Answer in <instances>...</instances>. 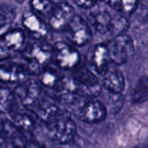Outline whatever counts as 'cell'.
I'll use <instances>...</instances> for the list:
<instances>
[{"instance_id": "obj_4", "label": "cell", "mask_w": 148, "mask_h": 148, "mask_svg": "<svg viewBox=\"0 0 148 148\" xmlns=\"http://www.w3.org/2000/svg\"><path fill=\"white\" fill-rule=\"evenodd\" d=\"M53 58L62 69L71 70L78 67L81 62L79 52L71 45L58 42L53 47Z\"/></svg>"}, {"instance_id": "obj_21", "label": "cell", "mask_w": 148, "mask_h": 148, "mask_svg": "<svg viewBox=\"0 0 148 148\" xmlns=\"http://www.w3.org/2000/svg\"><path fill=\"white\" fill-rule=\"evenodd\" d=\"M23 148H46L36 141H27Z\"/></svg>"}, {"instance_id": "obj_18", "label": "cell", "mask_w": 148, "mask_h": 148, "mask_svg": "<svg viewBox=\"0 0 148 148\" xmlns=\"http://www.w3.org/2000/svg\"><path fill=\"white\" fill-rule=\"evenodd\" d=\"M109 5L123 14H131L137 6L138 0H108Z\"/></svg>"}, {"instance_id": "obj_15", "label": "cell", "mask_w": 148, "mask_h": 148, "mask_svg": "<svg viewBox=\"0 0 148 148\" xmlns=\"http://www.w3.org/2000/svg\"><path fill=\"white\" fill-rule=\"evenodd\" d=\"M103 84L104 87L111 93L121 94L125 88V78L121 72L114 70L106 74Z\"/></svg>"}, {"instance_id": "obj_9", "label": "cell", "mask_w": 148, "mask_h": 148, "mask_svg": "<svg viewBox=\"0 0 148 148\" xmlns=\"http://www.w3.org/2000/svg\"><path fill=\"white\" fill-rule=\"evenodd\" d=\"M105 105L98 101H88L82 105L77 112L78 118L87 123H100L107 117Z\"/></svg>"}, {"instance_id": "obj_5", "label": "cell", "mask_w": 148, "mask_h": 148, "mask_svg": "<svg viewBox=\"0 0 148 148\" xmlns=\"http://www.w3.org/2000/svg\"><path fill=\"white\" fill-rule=\"evenodd\" d=\"M25 43V35L23 30L10 29L0 36V62L12 57L13 54L20 51Z\"/></svg>"}, {"instance_id": "obj_19", "label": "cell", "mask_w": 148, "mask_h": 148, "mask_svg": "<svg viewBox=\"0 0 148 148\" xmlns=\"http://www.w3.org/2000/svg\"><path fill=\"white\" fill-rule=\"evenodd\" d=\"M30 5L35 11L41 14L50 12L53 8L52 2L50 0H31Z\"/></svg>"}, {"instance_id": "obj_16", "label": "cell", "mask_w": 148, "mask_h": 148, "mask_svg": "<svg viewBox=\"0 0 148 148\" xmlns=\"http://www.w3.org/2000/svg\"><path fill=\"white\" fill-rule=\"evenodd\" d=\"M132 101L141 104L148 101V75L141 76L137 82L132 94Z\"/></svg>"}, {"instance_id": "obj_17", "label": "cell", "mask_w": 148, "mask_h": 148, "mask_svg": "<svg viewBox=\"0 0 148 148\" xmlns=\"http://www.w3.org/2000/svg\"><path fill=\"white\" fill-rule=\"evenodd\" d=\"M10 117L11 122L21 133H31L35 127L33 120L26 114L17 112Z\"/></svg>"}, {"instance_id": "obj_1", "label": "cell", "mask_w": 148, "mask_h": 148, "mask_svg": "<svg viewBox=\"0 0 148 148\" xmlns=\"http://www.w3.org/2000/svg\"><path fill=\"white\" fill-rule=\"evenodd\" d=\"M48 136L59 143L71 141L76 134V125L73 119L60 109L44 121Z\"/></svg>"}, {"instance_id": "obj_20", "label": "cell", "mask_w": 148, "mask_h": 148, "mask_svg": "<svg viewBox=\"0 0 148 148\" xmlns=\"http://www.w3.org/2000/svg\"><path fill=\"white\" fill-rule=\"evenodd\" d=\"M99 0H75V3L82 8H91L97 3Z\"/></svg>"}, {"instance_id": "obj_13", "label": "cell", "mask_w": 148, "mask_h": 148, "mask_svg": "<svg viewBox=\"0 0 148 148\" xmlns=\"http://www.w3.org/2000/svg\"><path fill=\"white\" fill-rule=\"evenodd\" d=\"M23 23L30 33L35 34L38 38L45 37L48 35V28L45 23L32 12H26L23 15Z\"/></svg>"}, {"instance_id": "obj_14", "label": "cell", "mask_w": 148, "mask_h": 148, "mask_svg": "<svg viewBox=\"0 0 148 148\" xmlns=\"http://www.w3.org/2000/svg\"><path fill=\"white\" fill-rule=\"evenodd\" d=\"M18 106L14 93L9 88L0 86V113L12 116L17 113Z\"/></svg>"}, {"instance_id": "obj_7", "label": "cell", "mask_w": 148, "mask_h": 148, "mask_svg": "<svg viewBox=\"0 0 148 148\" xmlns=\"http://www.w3.org/2000/svg\"><path fill=\"white\" fill-rule=\"evenodd\" d=\"M29 70L28 67L16 63L0 64V82L3 83L23 84L28 82Z\"/></svg>"}, {"instance_id": "obj_11", "label": "cell", "mask_w": 148, "mask_h": 148, "mask_svg": "<svg viewBox=\"0 0 148 148\" xmlns=\"http://www.w3.org/2000/svg\"><path fill=\"white\" fill-rule=\"evenodd\" d=\"M89 22L96 32L105 35L107 33H111L114 17L108 10L101 9L94 10L90 13Z\"/></svg>"}, {"instance_id": "obj_12", "label": "cell", "mask_w": 148, "mask_h": 148, "mask_svg": "<svg viewBox=\"0 0 148 148\" xmlns=\"http://www.w3.org/2000/svg\"><path fill=\"white\" fill-rule=\"evenodd\" d=\"M40 84L49 89L61 93L62 91L63 75L57 70L51 68H44L41 70L38 76Z\"/></svg>"}, {"instance_id": "obj_8", "label": "cell", "mask_w": 148, "mask_h": 148, "mask_svg": "<svg viewBox=\"0 0 148 148\" xmlns=\"http://www.w3.org/2000/svg\"><path fill=\"white\" fill-rule=\"evenodd\" d=\"M73 7L67 3H60L53 6L49 16V25L54 30H61L68 26L73 16H75Z\"/></svg>"}, {"instance_id": "obj_22", "label": "cell", "mask_w": 148, "mask_h": 148, "mask_svg": "<svg viewBox=\"0 0 148 148\" xmlns=\"http://www.w3.org/2000/svg\"><path fill=\"white\" fill-rule=\"evenodd\" d=\"M147 148H148V146H147Z\"/></svg>"}, {"instance_id": "obj_3", "label": "cell", "mask_w": 148, "mask_h": 148, "mask_svg": "<svg viewBox=\"0 0 148 148\" xmlns=\"http://www.w3.org/2000/svg\"><path fill=\"white\" fill-rule=\"evenodd\" d=\"M110 61L121 65L128 61L134 55V45L133 39L127 35H118L106 45Z\"/></svg>"}, {"instance_id": "obj_2", "label": "cell", "mask_w": 148, "mask_h": 148, "mask_svg": "<svg viewBox=\"0 0 148 148\" xmlns=\"http://www.w3.org/2000/svg\"><path fill=\"white\" fill-rule=\"evenodd\" d=\"M23 57L31 70H42L53 58V47L43 41L32 42L23 50Z\"/></svg>"}, {"instance_id": "obj_10", "label": "cell", "mask_w": 148, "mask_h": 148, "mask_svg": "<svg viewBox=\"0 0 148 148\" xmlns=\"http://www.w3.org/2000/svg\"><path fill=\"white\" fill-rule=\"evenodd\" d=\"M88 58L95 71L101 75H106L108 72V63L110 61L106 45L98 44L95 46L90 51Z\"/></svg>"}, {"instance_id": "obj_6", "label": "cell", "mask_w": 148, "mask_h": 148, "mask_svg": "<svg viewBox=\"0 0 148 148\" xmlns=\"http://www.w3.org/2000/svg\"><path fill=\"white\" fill-rule=\"evenodd\" d=\"M68 39L76 46H83L91 39V30L88 23L77 15H75L66 27Z\"/></svg>"}]
</instances>
